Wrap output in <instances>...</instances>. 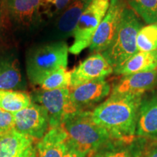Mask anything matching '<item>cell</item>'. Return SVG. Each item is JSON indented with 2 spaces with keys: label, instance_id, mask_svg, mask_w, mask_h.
<instances>
[{
  "label": "cell",
  "instance_id": "15",
  "mask_svg": "<svg viewBox=\"0 0 157 157\" xmlns=\"http://www.w3.org/2000/svg\"><path fill=\"white\" fill-rule=\"evenodd\" d=\"M68 148V135L62 126L49 129L36 146L38 157H64Z\"/></svg>",
  "mask_w": 157,
  "mask_h": 157
},
{
  "label": "cell",
  "instance_id": "27",
  "mask_svg": "<svg viewBox=\"0 0 157 157\" xmlns=\"http://www.w3.org/2000/svg\"><path fill=\"white\" fill-rule=\"evenodd\" d=\"M17 157H38L37 156L36 148L31 145L28 147L26 149H25Z\"/></svg>",
  "mask_w": 157,
  "mask_h": 157
},
{
  "label": "cell",
  "instance_id": "22",
  "mask_svg": "<svg viewBox=\"0 0 157 157\" xmlns=\"http://www.w3.org/2000/svg\"><path fill=\"white\" fill-rule=\"evenodd\" d=\"M71 71L67 68H60L50 74L40 84L42 90H54L69 88L71 84Z\"/></svg>",
  "mask_w": 157,
  "mask_h": 157
},
{
  "label": "cell",
  "instance_id": "23",
  "mask_svg": "<svg viewBox=\"0 0 157 157\" xmlns=\"http://www.w3.org/2000/svg\"><path fill=\"white\" fill-rule=\"evenodd\" d=\"M71 0H40V12L44 21L56 18Z\"/></svg>",
  "mask_w": 157,
  "mask_h": 157
},
{
  "label": "cell",
  "instance_id": "17",
  "mask_svg": "<svg viewBox=\"0 0 157 157\" xmlns=\"http://www.w3.org/2000/svg\"><path fill=\"white\" fill-rule=\"evenodd\" d=\"M156 70H157V50L149 52H137L115 74L125 76Z\"/></svg>",
  "mask_w": 157,
  "mask_h": 157
},
{
  "label": "cell",
  "instance_id": "19",
  "mask_svg": "<svg viewBox=\"0 0 157 157\" xmlns=\"http://www.w3.org/2000/svg\"><path fill=\"white\" fill-rule=\"evenodd\" d=\"M32 103L31 95L23 91L0 90V108L13 113L28 107Z\"/></svg>",
  "mask_w": 157,
  "mask_h": 157
},
{
  "label": "cell",
  "instance_id": "20",
  "mask_svg": "<svg viewBox=\"0 0 157 157\" xmlns=\"http://www.w3.org/2000/svg\"><path fill=\"white\" fill-rule=\"evenodd\" d=\"M125 2L146 24L157 23V0H125Z\"/></svg>",
  "mask_w": 157,
  "mask_h": 157
},
{
  "label": "cell",
  "instance_id": "26",
  "mask_svg": "<svg viewBox=\"0 0 157 157\" xmlns=\"http://www.w3.org/2000/svg\"><path fill=\"white\" fill-rule=\"evenodd\" d=\"M94 157H132L128 151L124 149L108 150L106 151L98 153Z\"/></svg>",
  "mask_w": 157,
  "mask_h": 157
},
{
  "label": "cell",
  "instance_id": "3",
  "mask_svg": "<svg viewBox=\"0 0 157 157\" xmlns=\"http://www.w3.org/2000/svg\"><path fill=\"white\" fill-rule=\"evenodd\" d=\"M69 48L65 41L49 42L33 47L25 59V70L29 82L40 85L50 74L67 68Z\"/></svg>",
  "mask_w": 157,
  "mask_h": 157
},
{
  "label": "cell",
  "instance_id": "25",
  "mask_svg": "<svg viewBox=\"0 0 157 157\" xmlns=\"http://www.w3.org/2000/svg\"><path fill=\"white\" fill-rule=\"evenodd\" d=\"M15 129L14 114L0 108V135Z\"/></svg>",
  "mask_w": 157,
  "mask_h": 157
},
{
  "label": "cell",
  "instance_id": "28",
  "mask_svg": "<svg viewBox=\"0 0 157 157\" xmlns=\"http://www.w3.org/2000/svg\"><path fill=\"white\" fill-rule=\"evenodd\" d=\"M64 157H84L82 155H81L78 153L77 151H76L74 148L69 146L68 144V148L66 151V154H65Z\"/></svg>",
  "mask_w": 157,
  "mask_h": 157
},
{
  "label": "cell",
  "instance_id": "11",
  "mask_svg": "<svg viewBox=\"0 0 157 157\" xmlns=\"http://www.w3.org/2000/svg\"><path fill=\"white\" fill-rule=\"evenodd\" d=\"M71 73L69 88H74L94 80L105 78L113 73V69L101 52H96L80 63Z\"/></svg>",
  "mask_w": 157,
  "mask_h": 157
},
{
  "label": "cell",
  "instance_id": "4",
  "mask_svg": "<svg viewBox=\"0 0 157 157\" xmlns=\"http://www.w3.org/2000/svg\"><path fill=\"white\" fill-rule=\"evenodd\" d=\"M143 26L136 13L127 6L113 39L109 46L101 52L116 74L129 58L136 54L137 35Z\"/></svg>",
  "mask_w": 157,
  "mask_h": 157
},
{
  "label": "cell",
  "instance_id": "5",
  "mask_svg": "<svg viewBox=\"0 0 157 157\" xmlns=\"http://www.w3.org/2000/svg\"><path fill=\"white\" fill-rule=\"evenodd\" d=\"M110 0H93L78 20L73 33L74 42L69 52L78 55L89 48L100 23L106 14Z\"/></svg>",
  "mask_w": 157,
  "mask_h": 157
},
{
  "label": "cell",
  "instance_id": "6",
  "mask_svg": "<svg viewBox=\"0 0 157 157\" xmlns=\"http://www.w3.org/2000/svg\"><path fill=\"white\" fill-rule=\"evenodd\" d=\"M31 101L42 105L48 113L50 128L61 126L68 116L78 111L70 98L69 88L42 90L31 95Z\"/></svg>",
  "mask_w": 157,
  "mask_h": 157
},
{
  "label": "cell",
  "instance_id": "13",
  "mask_svg": "<svg viewBox=\"0 0 157 157\" xmlns=\"http://www.w3.org/2000/svg\"><path fill=\"white\" fill-rule=\"evenodd\" d=\"M135 135L147 138L157 137V90L143 96Z\"/></svg>",
  "mask_w": 157,
  "mask_h": 157
},
{
  "label": "cell",
  "instance_id": "14",
  "mask_svg": "<svg viewBox=\"0 0 157 157\" xmlns=\"http://www.w3.org/2000/svg\"><path fill=\"white\" fill-rule=\"evenodd\" d=\"M157 87V70L121 76L113 84L111 94H142Z\"/></svg>",
  "mask_w": 157,
  "mask_h": 157
},
{
  "label": "cell",
  "instance_id": "12",
  "mask_svg": "<svg viewBox=\"0 0 157 157\" xmlns=\"http://www.w3.org/2000/svg\"><path fill=\"white\" fill-rule=\"evenodd\" d=\"M70 98L78 111H84L103 101L111 93V87L105 78L94 80L69 88Z\"/></svg>",
  "mask_w": 157,
  "mask_h": 157
},
{
  "label": "cell",
  "instance_id": "1",
  "mask_svg": "<svg viewBox=\"0 0 157 157\" xmlns=\"http://www.w3.org/2000/svg\"><path fill=\"white\" fill-rule=\"evenodd\" d=\"M143 96L142 94H111L91 111L93 119L113 139L131 143L136 132Z\"/></svg>",
  "mask_w": 157,
  "mask_h": 157
},
{
  "label": "cell",
  "instance_id": "9",
  "mask_svg": "<svg viewBox=\"0 0 157 157\" xmlns=\"http://www.w3.org/2000/svg\"><path fill=\"white\" fill-rule=\"evenodd\" d=\"M13 114L15 129L33 140H40L50 129V121L46 109L36 103L32 102L28 107Z\"/></svg>",
  "mask_w": 157,
  "mask_h": 157
},
{
  "label": "cell",
  "instance_id": "16",
  "mask_svg": "<svg viewBox=\"0 0 157 157\" xmlns=\"http://www.w3.org/2000/svg\"><path fill=\"white\" fill-rule=\"evenodd\" d=\"M25 87L17 57L10 53L0 56V90L23 91Z\"/></svg>",
  "mask_w": 157,
  "mask_h": 157
},
{
  "label": "cell",
  "instance_id": "21",
  "mask_svg": "<svg viewBox=\"0 0 157 157\" xmlns=\"http://www.w3.org/2000/svg\"><path fill=\"white\" fill-rule=\"evenodd\" d=\"M138 52L157 50V23L143 25L137 35Z\"/></svg>",
  "mask_w": 157,
  "mask_h": 157
},
{
  "label": "cell",
  "instance_id": "8",
  "mask_svg": "<svg viewBox=\"0 0 157 157\" xmlns=\"http://www.w3.org/2000/svg\"><path fill=\"white\" fill-rule=\"evenodd\" d=\"M127 7L125 0H110V5L92 39L90 52H102L113 39L120 23L124 10Z\"/></svg>",
  "mask_w": 157,
  "mask_h": 157
},
{
  "label": "cell",
  "instance_id": "10",
  "mask_svg": "<svg viewBox=\"0 0 157 157\" xmlns=\"http://www.w3.org/2000/svg\"><path fill=\"white\" fill-rule=\"evenodd\" d=\"M93 0H71L64 10L56 18L52 28L47 32L46 41H65L73 36L80 17Z\"/></svg>",
  "mask_w": 157,
  "mask_h": 157
},
{
  "label": "cell",
  "instance_id": "7",
  "mask_svg": "<svg viewBox=\"0 0 157 157\" xmlns=\"http://www.w3.org/2000/svg\"><path fill=\"white\" fill-rule=\"evenodd\" d=\"M11 23L21 31H36L44 22L40 12V0H5Z\"/></svg>",
  "mask_w": 157,
  "mask_h": 157
},
{
  "label": "cell",
  "instance_id": "18",
  "mask_svg": "<svg viewBox=\"0 0 157 157\" xmlns=\"http://www.w3.org/2000/svg\"><path fill=\"white\" fill-rule=\"evenodd\" d=\"M32 143V138L13 129L0 135V157H17Z\"/></svg>",
  "mask_w": 157,
  "mask_h": 157
},
{
  "label": "cell",
  "instance_id": "24",
  "mask_svg": "<svg viewBox=\"0 0 157 157\" xmlns=\"http://www.w3.org/2000/svg\"><path fill=\"white\" fill-rule=\"evenodd\" d=\"M133 157H157V137L143 143Z\"/></svg>",
  "mask_w": 157,
  "mask_h": 157
},
{
  "label": "cell",
  "instance_id": "2",
  "mask_svg": "<svg viewBox=\"0 0 157 157\" xmlns=\"http://www.w3.org/2000/svg\"><path fill=\"white\" fill-rule=\"evenodd\" d=\"M61 126L67 133L69 146L84 157L93 156L98 149L113 140L105 129L94 121L91 111H76L68 116Z\"/></svg>",
  "mask_w": 157,
  "mask_h": 157
},
{
  "label": "cell",
  "instance_id": "29",
  "mask_svg": "<svg viewBox=\"0 0 157 157\" xmlns=\"http://www.w3.org/2000/svg\"><path fill=\"white\" fill-rule=\"evenodd\" d=\"M2 9L1 5H0V21H1V17H2Z\"/></svg>",
  "mask_w": 157,
  "mask_h": 157
}]
</instances>
